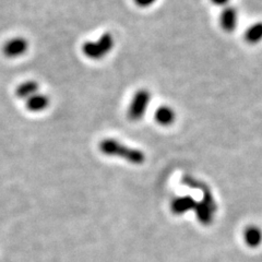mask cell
Segmentation results:
<instances>
[{
  "mask_svg": "<svg viewBox=\"0 0 262 262\" xmlns=\"http://www.w3.org/2000/svg\"><path fill=\"white\" fill-rule=\"evenodd\" d=\"M195 209L196 216H198L200 222L203 224H209L212 221V213L214 211L213 210V202L206 201L204 203L196 204Z\"/></svg>",
  "mask_w": 262,
  "mask_h": 262,
  "instance_id": "obj_10",
  "label": "cell"
},
{
  "mask_svg": "<svg viewBox=\"0 0 262 262\" xmlns=\"http://www.w3.org/2000/svg\"><path fill=\"white\" fill-rule=\"evenodd\" d=\"M49 105V97L44 94H35L28 98L26 102V107L32 113H39L45 111Z\"/></svg>",
  "mask_w": 262,
  "mask_h": 262,
  "instance_id": "obj_7",
  "label": "cell"
},
{
  "mask_svg": "<svg viewBox=\"0 0 262 262\" xmlns=\"http://www.w3.org/2000/svg\"><path fill=\"white\" fill-rule=\"evenodd\" d=\"M157 3V0H135V4L138 7H141V8H146V7H150L153 4Z\"/></svg>",
  "mask_w": 262,
  "mask_h": 262,
  "instance_id": "obj_13",
  "label": "cell"
},
{
  "mask_svg": "<svg viewBox=\"0 0 262 262\" xmlns=\"http://www.w3.org/2000/svg\"><path fill=\"white\" fill-rule=\"evenodd\" d=\"M220 24L225 32H233L238 24V11L234 7H226L221 13Z\"/></svg>",
  "mask_w": 262,
  "mask_h": 262,
  "instance_id": "obj_5",
  "label": "cell"
},
{
  "mask_svg": "<svg viewBox=\"0 0 262 262\" xmlns=\"http://www.w3.org/2000/svg\"><path fill=\"white\" fill-rule=\"evenodd\" d=\"M115 45V39L111 33H104L96 42H85L82 46V52L88 58L98 60L107 55Z\"/></svg>",
  "mask_w": 262,
  "mask_h": 262,
  "instance_id": "obj_2",
  "label": "cell"
},
{
  "mask_svg": "<svg viewBox=\"0 0 262 262\" xmlns=\"http://www.w3.org/2000/svg\"><path fill=\"white\" fill-rule=\"evenodd\" d=\"M100 151L107 157L124 159L136 165L145 161V155L141 150L122 144L116 139H104L100 143Z\"/></svg>",
  "mask_w": 262,
  "mask_h": 262,
  "instance_id": "obj_1",
  "label": "cell"
},
{
  "mask_svg": "<svg viewBox=\"0 0 262 262\" xmlns=\"http://www.w3.org/2000/svg\"><path fill=\"white\" fill-rule=\"evenodd\" d=\"M246 42L250 45H256L262 40V22H257L249 27L245 33Z\"/></svg>",
  "mask_w": 262,
  "mask_h": 262,
  "instance_id": "obj_11",
  "label": "cell"
},
{
  "mask_svg": "<svg viewBox=\"0 0 262 262\" xmlns=\"http://www.w3.org/2000/svg\"><path fill=\"white\" fill-rule=\"evenodd\" d=\"M154 118H155V121H157L159 125L167 127V126H170L175 121L176 114H175L174 110L169 107V106L163 105L157 111H155Z\"/></svg>",
  "mask_w": 262,
  "mask_h": 262,
  "instance_id": "obj_6",
  "label": "cell"
},
{
  "mask_svg": "<svg viewBox=\"0 0 262 262\" xmlns=\"http://www.w3.org/2000/svg\"><path fill=\"white\" fill-rule=\"evenodd\" d=\"M29 48V42L23 37H14L4 45L3 52L8 58H18L26 54Z\"/></svg>",
  "mask_w": 262,
  "mask_h": 262,
  "instance_id": "obj_4",
  "label": "cell"
},
{
  "mask_svg": "<svg viewBox=\"0 0 262 262\" xmlns=\"http://www.w3.org/2000/svg\"><path fill=\"white\" fill-rule=\"evenodd\" d=\"M39 85L36 81H27L23 82L18 88L15 89V96L21 100H28L31 96L38 93Z\"/></svg>",
  "mask_w": 262,
  "mask_h": 262,
  "instance_id": "obj_8",
  "label": "cell"
},
{
  "mask_svg": "<svg viewBox=\"0 0 262 262\" xmlns=\"http://www.w3.org/2000/svg\"><path fill=\"white\" fill-rule=\"evenodd\" d=\"M245 241L250 247H257L262 242V232L257 226H249L245 231Z\"/></svg>",
  "mask_w": 262,
  "mask_h": 262,
  "instance_id": "obj_12",
  "label": "cell"
},
{
  "mask_svg": "<svg viewBox=\"0 0 262 262\" xmlns=\"http://www.w3.org/2000/svg\"><path fill=\"white\" fill-rule=\"evenodd\" d=\"M151 102V93L145 89L139 90L133 96L129 107L127 111V116L131 121H138L143 118L145 112L149 107Z\"/></svg>",
  "mask_w": 262,
  "mask_h": 262,
  "instance_id": "obj_3",
  "label": "cell"
},
{
  "mask_svg": "<svg viewBox=\"0 0 262 262\" xmlns=\"http://www.w3.org/2000/svg\"><path fill=\"white\" fill-rule=\"evenodd\" d=\"M196 203L191 198V196H183V198H178L171 203V210L176 214H183V213L189 211L195 208Z\"/></svg>",
  "mask_w": 262,
  "mask_h": 262,
  "instance_id": "obj_9",
  "label": "cell"
},
{
  "mask_svg": "<svg viewBox=\"0 0 262 262\" xmlns=\"http://www.w3.org/2000/svg\"><path fill=\"white\" fill-rule=\"evenodd\" d=\"M212 4H214L215 6H219V7H223V6H226L228 5L229 0H211Z\"/></svg>",
  "mask_w": 262,
  "mask_h": 262,
  "instance_id": "obj_14",
  "label": "cell"
}]
</instances>
